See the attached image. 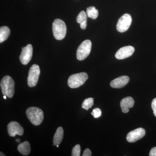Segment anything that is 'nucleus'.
<instances>
[{
    "instance_id": "nucleus-6",
    "label": "nucleus",
    "mask_w": 156,
    "mask_h": 156,
    "mask_svg": "<svg viewBox=\"0 0 156 156\" xmlns=\"http://www.w3.org/2000/svg\"><path fill=\"white\" fill-rule=\"evenodd\" d=\"M41 71L40 67L37 64L32 66L29 70L27 78V84L30 87H33L36 86L38 81Z\"/></svg>"
},
{
    "instance_id": "nucleus-25",
    "label": "nucleus",
    "mask_w": 156,
    "mask_h": 156,
    "mask_svg": "<svg viewBox=\"0 0 156 156\" xmlns=\"http://www.w3.org/2000/svg\"><path fill=\"white\" fill-rule=\"evenodd\" d=\"M0 154H0V156H5V155L4 154H3L2 152H0Z\"/></svg>"
},
{
    "instance_id": "nucleus-8",
    "label": "nucleus",
    "mask_w": 156,
    "mask_h": 156,
    "mask_svg": "<svg viewBox=\"0 0 156 156\" xmlns=\"http://www.w3.org/2000/svg\"><path fill=\"white\" fill-rule=\"evenodd\" d=\"M32 56V46L31 44H28L26 47L22 48V52L20 56V62L24 65L28 64L31 59Z\"/></svg>"
},
{
    "instance_id": "nucleus-2",
    "label": "nucleus",
    "mask_w": 156,
    "mask_h": 156,
    "mask_svg": "<svg viewBox=\"0 0 156 156\" xmlns=\"http://www.w3.org/2000/svg\"><path fill=\"white\" fill-rule=\"evenodd\" d=\"M0 86L3 95H6L10 98L13 97L15 83L14 80L11 76H6L4 77L1 80Z\"/></svg>"
},
{
    "instance_id": "nucleus-13",
    "label": "nucleus",
    "mask_w": 156,
    "mask_h": 156,
    "mask_svg": "<svg viewBox=\"0 0 156 156\" xmlns=\"http://www.w3.org/2000/svg\"><path fill=\"white\" fill-rule=\"evenodd\" d=\"M134 101L131 97H127L123 98L120 102V106L122 111L124 113H127L129 112V108H131L134 105Z\"/></svg>"
},
{
    "instance_id": "nucleus-7",
    "label": "nucleus",
    "mask_w": 156,
    "mask_h": 156,
    "mask_svg": "<svg viewBox=\"0 0 156 156\" xmlns=\"http://www.w3.org/2000/svg\"><path fill=\"white\" fill-rule=\"evenodd\" d=\"M131 22L132 18L131 15L128 14H124L120 17L117 23V30L121 33L125 32L129 29Z\"/></svg>"
},
{
    "instance_id": "nucleus-27",
    "label": "nucleus",
    "mask_w": 156,
    "mask_h": 156,
    "mask_svg": "<svg viewBox=\"0 0 156 156\" xmlns=\"http://www.w3.org/2000/svg\"><path fill=\"white\" fill-rule=\"evenodd\" d=\"M6 97H7V96H6V95H4V99H6Z\"/></svg>"
},
{
    "instance_id": "nucleus-11",
    "label": "nucleus",
    "mask_w": 156,
    "mask_h": 156,
    "mask_svg": "<svg viewBox=\"0 0 156 156\" xmlns=\"http://www.w3.org/2000/svg\"><path fill=\"white\" fill-rule=\"evenodd\" d=\"M135 49L131 46H126L120 48L116 53L115 56L118 59H125L132 56Z\"/></svg>"
},
{
    "instance_id": "nucleus-23",
    "label": "nucleus",
    "mask_w": 156,
    "mask_h": 156,
    "mask_svg": "<svg viewBox=\"0 0 156 156\" xmlns=\"http://www.w3.org/2000/svg\"><path fill=\"white\" fill-rule=\"evenodd\" d=\"M83 156H92V152L89 149H86L84 151L83 154Z\"/></svg>"
},
{
    "instance_id": "nucleus-10",
    "label": "nucleus",
    "mask_w": 156,
    "mask_h": 156,
    "mask_svg": "<svg viewBox=\"0 0 156 156\" xmlns=\"http://www.w3.org/2000/svg\"><path fill=\"white\" fill-rule=\"evenodd\" d=\"M8 131L11 136H15L16 135L22 136L24 130L22 126L16 122H11L8 125Z\"/></svg>"
},
{
    "instance_id": "nucleus-26",
    "label": "nucleus",
    "mask_w": 156,
    "mask_h": 156,
    "mask_svg": "<svg viewBox=\"0 0 156 156\" xmlns=\"http://www.w3.org/2000/svg\"><path fill=\"white\" fill-rule=\"evenodd\" d=\"M16 141H17V142H19L20 141V140L19 139H17L16 140Z\"/></svg>"
},
{
    "instance_id": "nucleus-3",
    "label": "nucleus",
    "mask_w": 156,
    "mask_h": 156,
    "mask_svg": "<svg viewBox=\"0 0 156 156\" xmlns=\"http://www.w3.org/2000/svg\"><path fill=\"white\" fill-rule=\"evenodd\" d=\"M67 28L64 21L61 19H57L53 23V36L57 40H62L64 38L66 34Z\"/></svg>"
},
{
    "instance_id": "nucleus-14",
    "label": "nucleus",
    "mask_w": 156,
    "mask_h": 156,
    "mask_svg": "<svg viewBox=\"0 0 156 156\" xmlns=\"http://www.w3.org/2000/svg\"><path fill=\"white\" fill-rule=\"evenodd\" d=\"M87 13L83 11H81L77 17V22L80 23L82 29H86L87 28Z\"/></svg>"
},
{
    "instance_id": "nucleus-5",
    "label": "nucleus",
    "mask_w": 156,
    "mask_h": 156,
    "mask_svg": "<svg viewBox=\"0 0 156 156\" xmlns=\"http://www.w3.org/2000/svg\"><path fill=\"white\" fill-rule=\"evenodd\" d=\"M92 42L89 40L84 41L81 43L77 50V58L82 61L87 58L91 52Z\"/></svg>"
},
{
    "instance_id": "nucleus-4",
    "label": "nucleus",
    "mask_w": 156,
    "mask_h": 156,
    "mask_svg": "<svg viewBox=\"0 0 156 156\" xmlns=\"http://www.w3.org/2000/svg\"><path fill=\"white\" fill-rule=\"evenodd\" d=\"M88 79V76L87 73L75 74L70 76L68 80V84L70 88L75 89L83 85Z\"/></svg>"
},
{
    "instance_id": "nucleus-21",
    "label": "nucleus",
    "mask_w": 156,
    "mask_h": 156,
    "mask_svg": "<svg viewBox=\"0 0 156 156\" xmlns=\"http://www.w3.org/2000/svg\"><path fill=\"white\" fill-rule=\"evenodd\" d=\"M92 115L95 118H98L100 117L101 115V111L100 109L95 108L94 109L91 113Z\"/></svg>"
},
{
    "instance_id": "nucleus-24",
    "label": "nucleus",
    "mask_w": 156,
    "mask_h": 156,
    "mask_svg": "<svg viewBox=\"0 0 156 156\" xmlns=\"http://www.w3.org/2000/svg\"><path fill=\"white\" fill-rule=\"evenodd\" d=\"M150 156H156V147H154L151 149L149 153Z\"/></svg>"
},
{
    "instance_id": "nucleus-1",
    "label": "nucleus",
    "mask_w": 156,
    "mask_h": 156,
    "mask_svg": "<svg viewBox=\"0 0 156 156\" xmlns=\"http://www.w3.org/2000/svg\"><path fill=\"white\" fill-rule=\"evenodd\" d=\"M26 115L32 124L36 126L41 125L44 119V112L41 108L35 107L27 109Z\"/></svg>"
},
{
    "instance_id": "nucleus-19",
    "label": "nucleus",
    "mask_w": 156,
    "mask_h": 156,
    "mask_svg": "<svg viewBox=\"0 0 156 156\" xmlns=\"http://www.w3.org/2000/svg\"><path fill=\"white\" fill-rule=\"evenodd\" d=\"M93 101H94V98H89L85 99L82 104V108L86 109V110H88L89 108H92L94 105Z\"/></svg>"
},
{
    "instance_id": "nucleus-9",
    "label": "nucleus",
    "mask_w": 156,
    "mask_h": 156,
    "mask_svg": "<svg viewBox=\"0 0 156 156\" xmlns=\"http://www.w3.org/2000/svg\"><path fill=\"white\" fill-rule=\"evenodd\" d=\"M145 135V130L142 128H136L127 134L126 139L130 143H134L141 139Z\"/></svg>"
},
{
    "instance_id": "nucleus-28",
    "label": "nucleus",
    "mask_w": 156,
    "mask_h": 156,
    "mask_svg": "<svg viewBox=\"0 0 156 156\" xmlns=\"http://www.w3.org/2000/svg\"><path fill=\"white\" fill-rule=\"evenodd\" d=\"M57 146V147H58V145H57V146Z\"/></svg>"
},
{
    "instance_id": "nucleus-17",
    "label": "nucleus",
    "mask_w": 156,
    "mask_h": 156,
    "mask_svg": "<svg viewBox=\"0 0 156 156\" xmlns=\"http://www.w3.org/2000/svg\"><path fill=\"white\" fill-rule=\"evenodd\" d=\"M10 34V30L7 26H3L0 28V43L5 41L9 38Z\"/></svg>"
},
{
    "instance_id": "nucleus-22",
    "label": "nucleus",
    "mask_w": 156,
    "mask_h": 156,
    "mask_svg": "<svg viewBox=\"0 0 156 156\" xmlns=\"http://www.w3.org/2000/svg\"><path fill=\"white\" fill-rule=\"evenodd\" d=\"M151 107L153 110L154 114L156 117V98H154L152 101Z\"/></svg>"
},
{
    "instance_id": "nucleus-20",
    "label": "nucleus",
    "mask_w": 156,
    "mask_h": 156,
    "mask_svg": "<svg viewBox=\"0 0 156 156\" xmlns=\"http://www.w3.org/2000/svg\"><path fill=\"white\" fill-rule=\"evenodd\" d=\"M81 147L79 144H77L73 148L72 156H80V155Z\"/></svg>"
},
{
    "instance_id": "nucleus-15",
    "label": "nucleus",
    "mask_w": 156,
    "mask_h": 156,
    "mask_svg": "<svg viewBox=\"0 0 156 156\" xmlns=\"http://www.w3.org/2000/svg\"><path fill=\"white\" fill-rule=\"evenodd\" d=\"M63 128L61 127H58L57 128L54 137H53V144L54 145H58L60 144L63 138Z\"/></svg>"
},
{
    "instance_id": "nucleus-16",
    "label": "nucleus",
    "mask_w": 156,
    "mask_h": 156,
    "mask_svg": "<svg viewBox=\"0 0 156 156\" xmlns=\"http://www.w3.org/2000/svg\"><path fill=\"white\" fill-rule=\"evenodd\" d=\"M17 149L21 154L24 156L27 155L30 152V144L28 141H24L19 144Z\"/></svg>"
},
{
    "instance_id": "nucleus-12",
    "label": "nucleus",
    "mask_w": 156,
    "mask_h": 156,
    "mask_svg": "<svg viewBox=\"0 0 156 156\" xmlns=\"http://www.w3.org/2000/svg\"><path fill=\"white\" fill-rule=\"evenodd\" d=\"M129 81L128 76H123L115 79L110 83L111 87L116 89H121L126 86Z\"/></svg>"
},
{
    "instance_id": "nucleus-18",
    "label": "nucleus",
    "mask_w": 156,
    "mask_h": 156,
    "mask_svg": "<svg viewBox=\"0 0 156 156\" xmlns=\"http://www.w3.org/2000/svg\"><path fill=\"white\" fill-rule=\"evenodd\" d=\"M87 16L92 19H95L97 18L98 15V11L95 7L91 6L87 8Z\"/></svg>"
}]
</instances>
